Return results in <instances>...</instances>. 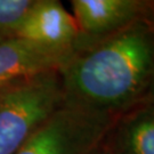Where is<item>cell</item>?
<instances>
[{
	"label": "cell",
	"instance_id": "obj_5",
	"mask_svg": "<svg viewBox=\"0 0 154 154\" xmlns=\"http://www.w3.org/2000/svg\"><path fill=\"white\" fill-rule=\"evenodd\" d=\"M25 39L70 58L77 53L79 30L74 17L58 0H33L17 32Z\"/></svg>",
	"mask_w": 154,
	"mask_h": 154
},
{
	"label": "cell",
	"instance_id": "obj_9",
	"mask_svg": "<svg viewBox=\"0 0 154 154\" xmlns=\"http://www.w3.org/2000/svg\"><path fill=\"white\" fill-rule=\"evenodd\" d=\"M102 154H110V153H109V152H107V151H106V149H104V151L102 152Z\"/></svg>",
	"mask_w": 154,
	"mask_h": 154
},
{
	"label": "cell",
	"instance_id": "obj_3",
	"mask_svg": "<svg viewBox=\"0 0 154 154\" xmlns=\"http://www.w3.org/2000/svg\"><path fill=\"white\" fill-rule=\"evenodd\" d=\"M116 120L64 103L16 154H102Z\"/></svg>",
	"mask_w": 154,
	"mask_h": 154
},
{
	"label": "cell",
	"instance_id": "obj_1",
	"mask_svg": "<svg viewBox=\"0 0 154 154\" xmlns=\"http://www.w3.org/2000/svg\"><path fill=\"white\" fill-rule=\"evenodd\" d=\"M65 104L119 119L154 102V8L60 70Z\"/></svg>",
	"mask_w": 154,
	"mask_h": 154
},
{
	"label": "cell",
	"instance_id": "obj_6",
	"mask_svg": "<svg viewBox=\"0 0 154 154\" xmlns=\"http://www.w3.org/2000/svg\"><path fill=\"white\" fill-rule=\"evenodd\" d=\"M71 58L21 38L0 42V88L47 71H60Z\"/></svg>",
	"mask_w": 154,
	"mask_h": 154
},
{
	"label": "cell",
	"instance_id": "obj_2",
	"mask_svg": "<svg viewBox=\"0 0 154 154\" xmlns=\"http://www.w3.org/2000/svg\"><path fill=\"white\" fill-rule=\"evenodd\" d=\"M60 71L34 74L0 88V154H16L64 105Z\"/></svg>",
	"mask_w": 154,
	"mask_h": 154
},
{
	"label": "cell",
	"instance_id": "obj_4",
	"mask_svg": "<svg viewBox=\"0 0 154 154\" xmlns=\"http://www.w3.org/2000/svg\"><path fill=\"white\" fill-rule=\"evenodd\" d=\"M71 5L79 30V51L146 15L154 8V1L72 0Z\"/></svg>",
	"mask_w": 154,
	"mask_h": 154
},
{
	"label": "cell",
	"instance_id": "obj_7",
	"mask_svg": "<svg viewBox=\"0 0 154 154\" xmlns=\"http://www.w3.org/2000/svg\"><path fill=\"white\" fill-rule=\"evenodd\" d=\"M105 149L110 154H154V102L119 118Z\"/></svg>",
	"mask_w": 154,
	"mask_h": 154
},
{
	"label": "cell",
	"instance_id": "obj_8",
	"mask_svg": "<svg viewBox=\"0 0 154 154\" xmlns=\"http://www.w3.org/2000/svg\"><path fill=\"white\" fill-rule=\"evenodd\" d=\"M33 0H0V42L17 38Z\"/></svg>",
	"mask_w": 154,
	"mask_h": 154
}]
</instances>
